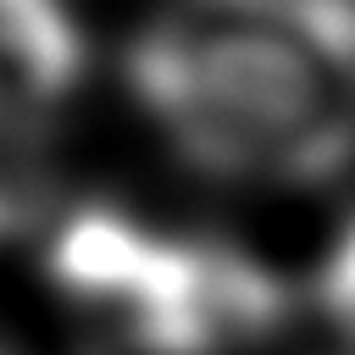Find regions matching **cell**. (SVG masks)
I'll return each mask as SVG.
<instances>
[{"instance_id":"obj_3","label":"cell","mask_w":355,"mask_h":355,"mask_svg":"<svg viewBox=\"0 0 355 355\" xmlns=\"http://www.w3.org/2000/svg\"><path fill=\"white\" fill-rule=\"evenodd\" d=\"M322 305H327V316L355 338V227L333 244V255H327V266H322Z\"/></svg>"},{"instance_id":"obj_1","label":"cell","mask_w":355,"mask_h":355,"mask_svg":"<svg viewBox=\"0 0 355 355\" xmlns=\"http://www.w3.org/2000/svg\"><path fill=\"white\" fill-rule=\"evenodd\" d=\"M155 122L227 178H327L355 150V0H194L133 50Z\"/></svg>"},{"instance_id":"obj_2","label":"cell","mask_w":355,"mask_h":355,"mask_svg":"<svg viewBox=\"0 0 355 355\" xmlns=\"http://www.w3.org/2000/svg\"><path fill=\"white\" fill-rule=\"evenodd\" d=\"M83 44L61 0H0V111H39L78 78Z\"/></svg>"}]
</instances>
